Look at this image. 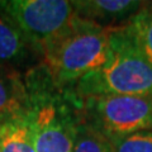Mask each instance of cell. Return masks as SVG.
<instances>
[{
  "instance_id": "ba28073f",
  "label": "cell",
  "mask_w": 152,
  "mask_h": 152,
  "mask_svg": "<svg viewBox=\"0 0 152 152\" xmlns=\"http://www.w3.org/2000/svg\"><path fill=\"white\" fill-rule=\"evenodd\" d=\"M0 152H37L27 105L0 114Z\"/></svg>"
},
{
  "instance_id": "30bf717a",
  "label": "cell",
  "mask_w": 152,
  "mask_h": 152,
  "mask_svg": "<svg viewBox=\"0 0 152 152\" xmlns=\"http://www.w3.org/2000/svg\"><path fill=\"white\" fill-rule=\"evenodd\" d=\"M72 152H114L112 141L93 128L80 112L75 126Z\"/></svg>"
},
{
  "instance_id": "6da1fadb",
  "label": "cell",
  "mask_w": 152,
  "mask_h": 152,
  "mask_svg": "<svg viewBox=\"0 0 152 152\" xmlns=\"http://www.w3.org/2000/svg\"><path fill=\"white\" fill-rule=\"evenodd\" d=\"M27 112L37 152H72L80 99L58 86L43 64L24 74Z\"/></svg>"
},
{
  "instance_id": "7c38bea8",
  "label": "cell",
  "mask_w": 152,
  "mask_h": 152,
  "mask_svg": "<svg viewBox=\"0 0 152 152\" xmlns=\"http://www.w3.org/2000/svg\"><path fill=\"white\" fill-rule=\"evenodd\" d=\"M110 141L114 152H152V129Z\"/></svg>"
},
{
  "instance_id": "277c9868",
  "label": "cell",
  "mask_w": 152,
  "mask_h": 152,
  "mask_svg": "<svg viewBox=\"0 0 152 152\" xmlns=\"http://www.w3.org/2000/svg\"><path fill=\"white\" fill-rule=\"evenodd\" d=\"M79 99L83 118L109 140L152 129V96L95 95Z\"/></svg>"
},
{
  "instance_id": "3957f363",
  "label": "cell",
  "mask_w": 152,
  "mask_h": 152,
  "mask_svg": "<svg viewBox=\"0 0 152 152\" xmlns=\"http://www.w3.org/2000/svg\"><path fill=\"white\" fill-rule=\"evenodd\" d=\"M110 28L75 15L69 27L42 52L45 67L64 89H74L107 58Z\"/></svg>"
},
{
  "instance_id": "52a82bcc",
  "label": "cell",
  "mask_w": 152,
  "mask_h": 152,
  "mask_svg": "<svg viewBox=\"0 0 152 152\" xmlns=\"http://www.w3.org/2000/svg\"><path fill=\"white\" fill-rule=\"evenodd\" d=\"M71 3L79 18L105 28L126 24L143 7L138 0H74Z\"/></svg>"
},
{
  "instance_id": "8fae6325",
  "label": "cell",
  "mask_w": 152,
  "mask_h": 152,
  "mask_svg": "<svg viewBox=\"0 0 152 152\" xmlns=\"http://www.w3.org/2000/svg\"><path fill=\"white\" fill-rule=\"evenodd\" d=\"M127 24L142 53L152 65V8L142 7Z\"/></svg>"
},
{
  "instance_id": "5b68a950",
  "label": "cell",
  "mask_w": 152,
  "mask_h": 152,
  "mask_svg": "<svg viewBox=\"0 0 152 152\" xmlns=\"http://www.w3.org/2000/svg\"><path fill=\"white\" fill-rule=\"evenodd\" d=\"M0 10L20 28L41 53L76 15L69 0H0Z\"/></svg>"
},
{
  "instance_id": "9c48e42d",
  "label": "cell",
  "mask_w": 152,
  "mask_h": 152,
  "mask_svg": "<svg viewBox=\"0 0 152 152\" xmlns=\"http://www.w3.org/2000/svg\"><path fill=\"white\" fill-rule=\"evenodd\" d=\"M27 105L24 74L0 66V114Z\"/></svg>"
},
{
  "instance_id": "8992f818",
  "label": "cell",
  "mask_w": 152,
  "mask_h": 152,
  "mask_svg": "<svg viewBox=\"0 0 152 152\" xmlns=\"http://www.w3.org/2000/svg\"><path fill=\"white\" fill-rule=\"evenodd\" d=\"M42 62L41 51L5 13L0 10V66L26 74Z\"/></svg>"
},
{
  "instance_id": "7a4b0ae2",
  "label": "cell",
  "mask_w": 152,
  "mask_h": 152,
  "mask_svg": "<svg viewBox=\"0 0 152 152\" xmlns=\"http://www.w3.org/2000/svg\"><path fill=\"white\" fill-rule=\"evenodd\" d=\"M74 91L79 96H152V65L142 53L127 23L110 28L104 64L84 76Z\"/></svg>"
}]
</instances>
